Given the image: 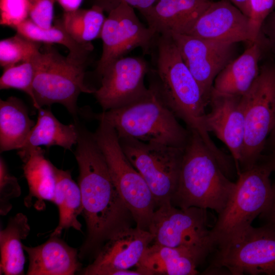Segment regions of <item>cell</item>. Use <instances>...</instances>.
<instances>
[{
  "label": "cell",
  "mask_w": 275,
  "mask_h": 275,
  "mask_svg": "<svg viewBox=\"0 0 275 275\" xmlns=\"http://www.w3.org/2000/svg\"><path fill=\"white\" fill-rule=\"evenodd\" d=\"M75 152L79 168L78 184L87 235L79 249L80 259L94 258L104 244L117 232L131 226L133 217L116 188L104 157L93 133L78 126Z\"/></svg>",
  "instance_id": "1"
},
{
  "label": "cell",
  "mask_w": 275,
  "mask_h": 275,
  "mask_svg": "<svg viewBox=\"0 0 275 275\" xmlns=\"http://www.w3.org/2000/svg\"><path fill=\"white\" fill-rule=\"evenodd\" d=\"M157 48L156 69L149 86L157 92L174 115L182 120L187 128L196 131L220 163L229 155L219 149L207 129V105L200 88L184 62L169 33L159 34Z\"/></svg>",
  "instance_id": "2"
},
{
  "label": "cell",
  "mask_w": 275,
  "mask_h": 275,
  "mask_svg": "<svg viewBox=\"0 0 275 275\" xmlns=\"http://www.w3.org/2000/svg\"><path fill=\"white\" fill-rule=\"evenodd\" d=\"M189 130L172 204L211 209L218 214L233 195L236 183L228 178L200 135Z\"/></svg>",
  "instance_id": "3"
},
{
  "label": "cell",
  "mask_w": 275,
  "mask_h": 275,
  "mask_svg": "<svg viewBox=\"0 0 275 275\" xmlns=\"http://www.w3.org/2000/svg\"><path fill=\"white\" fill-rule=\"evenodd\" d=\"M126 105L99 114L87 112L89 118L105 121L112 125L118 138L165 144L184 149L190 130L183 127L164 104L155 90Z\"/></svg>",
  "instance_id": "4"
},
{
  "label": "cell",
  "mask_w": 275,
  "mask_h": 275,
  "mask_svg": "<svg viewBox=\"0 0 275 275\" xmlns=\"http://www.w3.org/2000/svg\"><path fill=\"white\" fill-rule=\"evenodd\" d=\"M93 135L104 157L112 181L136 227L147 230L157 207L147 184L124 154L112 125L99 121Z\"/></svg>",
  "instance_id": "5"
},
{
  "label": "cell",
  "mask_w": 275,
  "mask_h": 275,
  "mask_svg": "<svg viewBox=\"0 0 275 275\" xmlns=\"http://www.w3.org/2000/svg\"><path fill=\"white\" fill-rule=\"evenodd\" d=\"M32 60L35 69L33 82L35 108L60 103L75 116L80 94H94L95 91L84 82L85 65L70 61L50 46L43 51H38Z\"/></svg>",
  "instance_id": "6"
},
{
  "label": "cell",
  "mask_w": 275,
  "mask_h": 275,
  "mask_svg": "<svg viewBox=\"0 0 275 275\" xmlns=\"http://www.w3.org/2000/svg\"><path fill=\"white\" fill-rule=\"evenodd\" d=\"M270 174L257 163L238 175L233 195L209 232L214 250L252 225L265 209L271 194Z\"/></svg>",
  "instance_id": "7"
},
{
  "label": "cell",
  "mask_w": 275,
  "mask_h": 275,
  "mask_svg": "<svg viewBox=\"0 0 275 275\" xmlns=\"http://www.w3.org/2000/svg\"><path fill=\"white\" fill-rule=\"evenodd\" d=\"M245 135L240 173L256 165L262 155L275 122V62L263 64L249 89L242 95Z\"/></svg>",
  "instance_id": "8"
},
{
  "label": "cell",
  "mask_w": 275,
  "mask_h": 275,
  "mask_svg": "<svg viewBox=\"0 0 275 275\" xmlns=\"http://www.w3.org/2000/svg\"><path fill=\"white\" fill-rule=\"evenodd\" d=\"M206 274L223 269L232 275H275V232L252 225L217 246Z\"/></svg>",
  "instance_id": "9"
},
{
  "label": "cell",
  "mask_w": 275,
  "mask_h": 275,
  "mask_svg": "<svg viewBox=\"0 0 275 275\" xmlns=\"http://www.w3.org/2000/svg\"><path fill=\"white\" fill-rule=\"evenodd\" d=\"M119 140L124 154L147 184L157 207L171 203L178 182L184 149L129 137Z\"/></svg>",
  "instance_id": "10"
},
{
  "label": "cell",
  "mask_w": 275,
  "mask_h": 275,
  "mask_svg": "<svg viewBox=\"0 0 275 275\" xmlns=\"http://www.w3.org/2000/svg\"><path fill=\"white\" fill-rule=\"evenodd\" d=\"M158 35L141 23L133 8L121 4L110 11L105 19L100 37L103 47L97 72L100 75L113 62L135 48L149 53L155 46Z\"/></svg>",
  "instance_id": "11"
},
{
  "label": "cell",
  "mask_w": 275,
  "mask_h": 275,
  "mask_svg": "<svg viewBox=\"0 0 275 275\" xmlns=\"http://www.w3.org/2000/svg\"><path fill=\"white\" fill-rule=\"evenodd\" d=\"M147 230L153 236V243L172 247L208 246L214 250L209 239L210 229L205 209L163 204L155 210Z\"/></svg>",
  "instance_id": "12"
},
{
  "label": "cell",
  "mask_w": 275,
  "mask_h": 275,
  "mask_svg": "<svg viewBox=\"0 0 275 275\" xmlns=\"http://www.w3.org/2000/svg\"><path fill=\"white\" fill-rule=\"evenodd\" d=\"M150 232L136 226L126 227L102 246L94 261L80 272L84 275H142L136 267L146 249L153 242Z\"/></svg>",
  "instance_id": "13"
},
{
  "label": "cell",
  "mask_w": 275,
  "mask_h": 275,
  "mask_svg": "<svg viewBox=\"0 0 275 275\" xmlns=\"http://www.w3.org/2000/svg\"><path fill=\"white\" fill-rule=\"evenodd\" d=\"M170 34L197 82L207 105L214 79L232 60L235 44L213 41L186 34Z\"/></svg>",
  "instance_id": "14"
},
{
  "label": "cell",
  "mask_w": 275,
  "mask_h": 275,
  "mask_svg": "<svg viewBox=\"0 0 275 275\" xmlns=\"http://www.w3.org/2000/svg\"><path fill=\"white\" fill-rule=\"evenodd\" d=\"M147 63L139 57H121L109 65L100 75L101 86L95 97L103 111L129 104L148 91L144 78L149 72Z\"/></svg>",
  "instance_id": "15"
},
{
  "label": "cell",
  "mask_w": 275,
  "mask_h": 275,
  "mask_svg": "<svg viewBox=\"0 0 275 275\" xmlns=\"http://www.w3.org/2000/svg\"><path fill=\"white\" fill-rule=\"evenodd\" d=\"M210 112L206 114L207 129L213 132L228 148L238 175L245 135L244 107L242 95L211 92Z\"/></svg>",
  "instance_id": "16"
},
{
  "label": "cell",
  "mask_w": 275,
  "mask_h": 275,
  "mask_svg": "<svg viewBox=\"0 0 275 275\" xmlns=\"http://www.w3.org/2000/svg\"><path fill=\"white\" fill-rule=\"evenodd\" d=\"M184 34L219 42L249 43L250 20L230 1H212Z\"/></svg>",
  "instance_id": "17"
},
{
  "label": "cell",
  "mask_w": 275,
  "mask_h": 275,
  "mask_svg": "<svg viewBox=\"0 0 275 275\" xmlns=\"http://www.w3.org/2000/svg\"><path fill=\"white\" fill-rule=\"evenodd\" d=\"M213 250L208 246H168L153 243L144 252L136 270L142 275H195Z\"/></svg>",
  "instance_id": "18"
},
{
  "label": "cell",
  "mask_w": 275,
  "mask_h": 275,
  "mask_svg": "<svg viewBox=\"0 0 275 275\" xmlns=\"http://www.w3.org/2000/svg\"><path fill=\"white\" fill-rule=\"evenodd\" d=\"M265 48H268L261 35L236 59L231 60L215 77L211 92L242 95L257 77L259 62Z\"/></svg>",
  "instance_id": "19"
},
{
  "label": "cell",
  "mask_w": 275,
  "mask_h": 275,
  "mask_svg": "<svg viewBox=\"0 0 275 275\" xmlns=\"http://www.w3.org/2000/svg\"><path fill=\"white\" fill-rule=\"evenodd\" d=\"M212 1L208 0H158L142 13L148 26L158 34H184Z\"/></svg>",
  "instance_id": "20"
},
{
  "label": "cell",
  "mask_w": 275,
  "mask_h": 275,
  "mask_svg": "<svg viewBox=\"0 0 275 275\" xmlns=\"http://www.w3.org/2000/svg\"><path fill=\"white\" fill-rule=\"evenodd\" d=\"M23 246L29 260L28 275H73L80 269L77 249L59 236L37 246Z\"/></svg>",
  "instance_id": "21"
},
{
  "label": "cell",
  "mask_w": 275,
  "mask_h": 275,
  "mask_svg": "<svg viewBox=\"0 0 275 275\" xmlns=\"http://www.w3.org/2000/svg\"><path fill=\"white\" fill-rule=\"evenodd\" d=\"M20 159L29 187L24 204L28 208L34 206L38 210H43L46 207L45 201L53 202L56 185L54 165L45 158V151L40 147Z\"/></svg>",
  "instance_id": "22"
},
{
  "label": "cell",
  "mask_w": 275,
  "mask_h": 275,
  "mask_svg": "<svg viewBox=\"0 0 275 275\" xmlns=\"http://www.w3.org/2000/svg\"><path fill=\"white\" fill-rule=\"evenodd\" d=\"M38 111L37 122L23 145L18 150L19 157L41 146H58L71 150L72 146L77 143L78 125L62 123L49 108L41 107Z\"/></svg>",
  "instance_id": "23"
},
{
  "label": "cell",
  "mask_w": 275,
  "mask_h": 275,
  "mask_svg": "<svg viewBox=\"0 0 275 275\" xmlns=\"http://www.w3.org/2000/svg\"><path fill=\"white\" fill-rule=\"evenodd\" d=\"M35 123L19 99L11 96L5 100L1 99V152L20 149Z\"/></svg>",
  "instance_id": "24"
},
{
  "label": "cell",
  "mask_w": 275,
  "mask_h": 275,
  "mask_svg": "<svg viewBox=\"0 0 275 275\" xmlns=\"http://www.w3.org/2000/svg\"><path fill=\"white\" fill-rule=\"evenodd\" d=\"M56 185L53 202L58 208L59 223L50 236H60L62 231L70 228L81 231V224L77 217L82 212L81 191L73 180L69 170L54 166Z\"/></svg>",
  "instance_id": "25"
},
{
  "label": "cell",
  "mask_w": 275,
  "mask_h": 275,
  "mask_svg": "<svg viewBox=\"0 0 275 275\" xmlns=\"http://www.w3.org/2000/svg\"><path fill=\"white\" fill-rule=\"evenodd\" d=\"M31 228L27 216L18 213L11 217L6 227L0 231V274H24L25 256L22 240L26 238Z\"/></svg>",
  "instance_id": "26"
},
{
  "label": "cell",
  "mask_w": 275,
  "mask_h": 275,
  "mask_svg": "<svg viewBox=\"0 0 275 275\" xmlns=\"http://www.w3.org/2000/svg\"><path fill=\"white\" fill-rule=\"evenodd\" d=\"M16 30L17 33L37 42L65 46L69 51L67 58L77 64L85 65L94 48L91 42L81 43L74 40L66 31L61 20L49 29H43L28 18L18 25Z\"/></svg>",
  "instance_id": "27"
},
{
  "label": "cell",
  "mask_w": 275,
  "mask_h": 275,
  "mask_svg": "<svg viewBox=\"0 0 275 275\" xmlns=\"http://www.w3.org/2000/svg\"><path fill=\"white\" fill-rule=\"evenodd\" d=\"M100 7L93 5L88 9L64 12L62 24L69 35L81 43H90L100 37L106 17Z\"/></svg>",
  "instance_id": "28"
},
{
  "label": "cell",
  "mask_w": 275,
  "mask_h": 275,
  "mask_svg": "<svg viewBox=\"0 0 275 275\" xmlns=\"http://www.w3.org/2000/svg\"><path fill=\"white\" fill-rule=\"evenodd\" d=\"M39 42L17 34L0 41V65L4 69L30 59L39 50Z\"/></svg>",
  "instance_id": "29"
},
{
  "label": "cell",
  "mask_w": 275,
  "mask_h": 275,
  "mask_svg": "<svg viewBox=\"0 0 275 275\" xmlns=\"http://www.w3.org/2000/svg\"><path fill=\"white\" fill-rule=\"evenodd\" d=\"M32 57L26 61L4 69L0 78V89L12 88L23 91L30 97L36 108L33 92L35 69Z\"/></svg>",
  "instance_id": "30"
},
{
  "label": "cell",
  "mask_w": 275,
  "mask_h": 275,
  "mask_svg": "<svg viewBox=\"0 0 275 275\" xmlns=\"http://www.w3.org/2000/svg\"><path fill=\"white\" fill-rule=\"evenodd\" d=\"M21 194L17 179L11 175L2 157L0 158V214L7 215L12 208L11 201Z\"/></svg>",
  "instance_id": "31"
},
{
  "label": "cell",
  "mask_w": 275,
  "mask_h": 275,
  "mask_svg": "<svg viewBox=\"0 0 275 275\" xmlns=\"http://www.w3.org/2000/svg\"><path fill=\"white\" fill-rule=\"evenodd\" d=\"M29 0H0V24L16 29L29 18Z\"/></svg>",
  "instance_id": "32"
},
{
  "label": "cell",
  "mask_w": 275,
  "mask_h": 275,
  "mask_svg": "<svg viewBox=\"0 0 275 275\" xmlns=\"http://www.w3.org/2000/svg\"><path fill=\"white\" fill-rule=\"evenodd\" d=\"M250 41L255 42L259 37L266 18L275 9V0H250Z\"/></svg>",
  "instance_id": "33"
},
{
  "label": "cell",
  "mask_w": 275,
  "mask_h": 275,
  "mask_svg": "<svg viewBox=\"0 0 275 275\" xmlns=\"http://www.w3.org/2000/svg\"><path fill=\"white\" fill-rule=\"evenodd\" d=\"M29 18L37 25L49 29L53 18L56 0H29Z\"/></svg>",
  "instance_id": "34"
},
{
  "label": "cell",
  "mask_w": 275,
  "mask_h": 275,
  "mask_svg": "<svg viewBox=\"0 0 275 275\" xmlns=\"http://www.w3.org/2000/svg\"><path fill=\"white\" fill-rule=\"evenodd\" d=\"M158 0H94L93 5L100 7L108 13L122 3L138 9L142 14L153 6Z\"/></svg>",
  "instance_id": "35"
},
{
  "label": "cell",
  "mask_w": 275,
  "mask_h": 275,
  "mask_svg": "<svg viewBox=\"0 0 275 275\" xmlns=\"http://www.w3.org/2000/svg\"><path fill=\"white\" fill-rule=\"evenodd\" d=\"M259 216L262 226L275 232V182L271 183V194L269 201Z\"/></svg>",
  "instance_id": "36"
},
{
  "label": "cell",
  "mask_w": 275,
  "mask_h": 275,
  "mask_svg": "<svg viewBox=\"0 0 275 275\" xmlns=\"http://www.w3.org/2000/svg\"><path fill=\"white\" fill-rule=\"evenodd\" d=\"M260 35L265 40L268 48L275 53V10L265 19Z\"/></svg>",
  "instance_id": "37"
},
{
  "label": "cell",
  "mask_w": 275,
  "mask_h": 275,
  "mask_svg": "<svg viewBox=\"0 0 275 275\" xmlns=\"http://www.w3.org/2000/svg\"><path fill=\"white\" fill-rule=\"evenodd\" d=\"M258 163L271 173L275 171V148L270 150L268 154L262 155Z\"/></svg>",
  "instance_id": "38"
},
{
  "label": "cell",
  "mask_w": 275,
  "mask_h": 275,
  "mask_svg": "<svg viewBox=\"0 0 275 275\" xmlns=\"http://www.w3.org/2000/svg\"><path fill=\"white\" fill-rule=\"evenodd\" d=\"M84 0H56L64 12H69L79 9Z\"/></svg>",
  "instance_id": "39"
},
{
  "label": "cell",
  "mask_w": 275,
  "mask_h": 275,
  "mask_svg": "<svg viewBox=\"0 0 275 275\" xmlns=\"http://www.w3.org/2000/svg\"><path fill=\"white\" fill-rule=\"evenodd\" d=\"M230 1L249 18L251 14L250 0H230Z\"/></svg>",
  "instance_id": "40"
},
{
  "label": "cell",
  "mask_w": 275,
  "mask_h": 275,
  "mask_svg": "<svg viewBox=\"0 0 275 275\" xmlns=\"http://www.w3.org/2000/svg\"><path fill=\"white\" fill-rule=\"evenodd\" d=\"M266 147L270 148V150L275 148V122L273 127L267 139L265 144Z\"/></svg>",
  "instance_id": "41"
},
{
  "label": "cell",
  "mask_w": 275,
  "mask_h": 275,
  "mask_svg": "<svg viewBox=\"0 0 275 275\" xmlns=\"http://www.w3.org/2000/svg\"><path fill=\"white\" fill-rule=\"evenodd\" d=\"M208 1H213V0H208Z\"/></svg>",
  "instance_id": "42"
}]
</instances>
